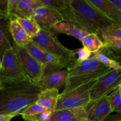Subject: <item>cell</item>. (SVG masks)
Wrapping results in <instances>:
<instances>
[{
	"label": "cell",
	"instance_id": "d4e9b609",
	"mask_svg": "<svg viewBox=\"0 0 121 121\" xmlns=\"http://www.w3.org/2000/svg\"><path fill=\"white\" fill-rule=\"evenodd\" d=\"M45 7L61 13L67 7V0H41Z\"/></svg>",
	"mask_w": 121,
	"mask_h": 121
},
{
	"label": "cell",
	"instance_id": "f546056e",
	"mask_svg": "<svg viewBox=\"0 0 121 121\" xmlns=\"http://www.w3.org/2000/svg\"><path fill=\"white\" fill-rule=\"evenodd\" d=\"M73 53L75 55V57L76 56H78V58H76V59L79 61H82L87 60L91 57V52L84 47L82 48L73 50Z\"/></svg>",
	"mask_w": 121,
	"mask_h": 121
},
{
	"label": "cell",
	"instance_id": "2e32d148",
	"mask_svg": "<svg viewBox=\"0 0 121 121\" xmlns=\"http://www.w3.org/2000/svg\"><path fill=\"white\" fill-rule=\"evenodd\" d=\"M59 95V91L57 89H48L41 91L39 93L36 104L48 111H54Z\"/></svg>",
	"mask_w": 121,
	"mask_h": 121
},
{
	"label": "cell",
	"instance_id": "8d00e7d4",
	"mask_svg": "<svg viewBox=\"0 0 121 121\" xmlns=\"http://www.w3.org/2000/svg\"></svg>",
	"mask_w": 121,
	"mask_h": 121
},
{
	"label": "cell",
	"instance_id": "d590c367",
	"mask_svg": "<svg viewBox=\"0 0 121 121\" xmlns=\"http://www.w3.org/2000/svg\"><path fill=\"white\" fill-rule=\"evenodd\" d=\"M84 121H89V120H87V119H85V120Z\"/></svg>",
	"mask_w": 121,
	"mask_h": 121
},
{
	"label": "cell",
	"instance_id": "5bb4252c",
	"mask_svg": "<svg viewBox=\"0 0 121 121\" xmlns=\"http://www.w3.org/2000/svg\"><path fill=\"white\" fill-rule=\"evenodd\" d=\"M51 33L56 35L58 33H63L74 37L82 41L83 38L89 33L79 25L70 21H63L59 22L52 28Z\"/></svg>",
	"mask_w": 121,
	"mask_h": 121
},
{
	"label": "cell",
	"instance_id": "d6986e66",
	"mask_svg": "<svg viewBox=\"0 0 121 121\" xmlns=\"http://www.w3.org/2000/svg\"><path fill=\"white\" fill-rule=\"evenodd\" d=\"M81 42L84 47L88 50L91 53H95L100 51L104 47V43L97 34L91 33L84 37Z\"/></svg>",
	"mask_w": 121,
	"mask_h": 121
},
{
	"label": "cell",
	"instance_id": "e0dca14e",
	"mask_svg": "<svg viewBox=\"0 0 121 121\" xmlns=\"http://www.w3.org/2000/svg\"><path fill=\"white\" fill-rule=\"evenodd\" d=\"M9 23L8 18L0 15V53L2 55L5 50L13 48L15 44L9 31Z\"/></svg>",
	"mask_w": 121,
	"mask_h": 121
},
{
	"label": "cell",
	"instance_id": "8fae6325",
	"mask_svg": "<svg viewBox=\"0 0 121 121\" xmlns=\"http://www.w3.org/2000/svg\"><path fill=\"white\" fill-rule=\"evenodd\" d=\"M32 17L36 21L40 30L46 32H51L55 25L63 21L60 12L45 6L35 9Z\"/></svg>",
	"mask_w": 121,
	"mask_h": 121
},
{
	"label": "cell",
	"instance_id": "ffe728a7",
	"mask_svg": "<svg viewBox=\"0 0 121 121\" xmlns=\"http://www.w3.org/2000/svg\"><path fill=\"white\" fill-rule=\"evenodd\" d=\"M16 20L30 39L37 35L41 31L39 25L32 17L27 18H18Z\"/></svg>",
	"mask_w": 121,
	"mask_h": 121
},
{
	"label": "cell",
	"instance_id": "1f68e13d",
	"mask_svg": "<svg viewBox=\"0 0 121 121\" xmlns=\"http://www.w3.org/2000/svg\"><path fill=\"white\" fill-rule=\"evenodd\" d=\"M14 117L11 115H0V121H10Z\"/></svg>",
	"mask_w": 121,
	"mask_h": 121
},
{
	"label": "cell",
	"instance_id": "30bf717a",
	"mask_svg": "<svg viewBox=\"0 0 121 121\" xmlns=\"http://www.w3.org/2000/svg\"><path fill=\"white\" fill-rule=\"evenodd\" d=\"M43 6L41 0H8L7 17L9 21L31 17L35 9Z\"/></svg>",
	"mask_w": 121,
	"mask_h": 121
},
{
	"label": "cell",
	"instance_id": "4316f807",
	"mask_svg": "<svg viewBox=\"0 0 121 121\" xmlns=\"http://www.w3.org/2000/svg\"><path fill=\"white\" fill-rule=\"evenodd\" d=\"M53 111H46L37 114L29 116H22L24 121H47Z\"/></svg>",
	"mask_w": 121,
	"mask_h": 121
},
{
	"label": "cell",
	"instance_id": "52a82bcc",
	"mask_svg": "<svg viewBox=\"0 0 121 121\" xmlns=\"http://www.w3.org/2000/svg\"><path fill=\"white\" fill-rule=\"evenodd\" d=\"M68 68L63 65H48L44 67L41 79L35 86L40 90L59 89L65 86Z\"/></svg>",
	"mask_w": 121,
	"mask_h": 121
},
{
	"label": "cell",
	"instance_id": "4dcf8cb0",
	"mask_svg": "<svg viewBox=\"0 0 121 121\" xmlns=\"http://www.w3.org/2000/svg\"><path fill=\"white\" fill-rule=\"evenodd\" d=\"M102 121H121V113H117L114 115L110 114Z\"/></svg>",
	"mask_w": 121,
	"mask_h": 121
},
{
	"label": "cell",
	"instance_id": "cb8c5ba5",
	"mask_svg": "<svg viewBox=\"0 0 121 121\" xmlns=\"http://www.w3.org/2000/svg\"><path fill=\"white\" fill-rule=\"evenodd\" d=\"M93 54H94L93 56V57L97 59L99 62L102 63L105 66H107V67L113 70L121 69V66L117 61H115V60L111 59V58L106 56L105 54L102 53L100 51H99V52H96L95 53H93Z\"/></svg>",
	"mask_w": 121,
	"mask_h": 121
},
{
	"label": "cell",
	"instance_id": "836d02e7",
	"mask_svg": "<svg viewBox=\"0 0 121 121\" xmlns=\"http://www.w3.org/2000/svg\"><path fill=\"white\" fill-rule=\"evenodd\" d=\"M4 89V85L2 82V80L0 78V91H3Z\"/></svg>",
	"mask_w": 121,
	"mask_h": 121
},
{
	"label": "cell",
	"instance_id": "3957f363",
	"mask_svg": "<svg viewBox=\"0 0 121 121\" xmlns=\"http://www.w3.org/2000/svg\"><path fill=\"white\" fill-rule=\"evenodd\" d=\"M112 70L93 56L82 61L76 59L69 66L65 88L61 93H66L83 84L96 80Z\"/></svg>",
	"mask_w": 121,
	"mask_h": 121
},
{
	"label": "cell",
	"instance_id": "d6a6232c",
	"mask_svg": "<svg viewBox=\"0 0 121 121\" xmlns=\"http://www.w3.org/2000/svg\"><path fill=\"white\" fill-rule=\"evenodd\" d=\"M111 3L121 12V0H110Z\"/></svg>",
	"mask_w": 121,
	"mask_h": 121
},
{
	"label": "cell",
	"instance_id": "83f0119b",
	"mask_svg": "<svg viewBox=\"0 0 121 121\" xmlns=\"http://www.w3.org/2000/svg\"><path fill=\"white\" fill-rule=\"evenodd\" d=\"M100 51L106 56L117 61L121 66V51L104 47Z\"/></svg>",
	"mask_w": 121,
	"mask_h": 121
},
{
	"label": "cell",
	"instance_id": "44dd1931",
	"mask_svg": "<svg viewBox=\"0 0 121 121\" xmlns=\"http://www.w3.org/2000/svg\"><path fill=\"white\" fill-rule=\"evenodd\" d=\"M24 47L26 48L27 52L34 59L37 60L44 67L47 66L44 58L45 52L42 48H40L39 46H37L36 44H35L32 41H30Z\"/></svg>",
	"mask_w": 121,
	"mask_h": 121
},
{
	"label": "cell",
	"instance_id": "ba28073f",
	"mask_svg": "<svg viewBox=\"0 0 121 121\" xmlns=\"http://www.w3.org/2000/svg\"><path fill=\"white\" fill-rule=\"evenodd\" d=\"M14 48L24 73L30 82L35 85L41 79L45 67L34 59L24 47L15 44Z\"/></svg>",
	"mask_w": 121,
	"mask_h": 121
},
{
	"label": "cell",
	"instance_id": "f1b7e54d",
	"mask_svg": "<svg viewBox=\"0 0 121 121\" xmlns=\"http://www.w3.org/2000/svg\"><path fill=\"white\" fill-rule=\"evenodd\" d=\"M45 108H44L43 106H40L39 104H33L32 105H30L24 111L20 114L21 116H29V115H33L37 114V113H41V112H44L46 111Z\"/></svg>",
	"mask_w": 121,
	"mask_h": 121
},
{
	"label": "cell",
	"instance_id": "484cf974",
	"mask_svg": "<svg viewBox=\"0 0 121 121\" xmlns=\"http://www.w3.org/2000/svg\"><path fill=\"white\" fill-rule=\"evenodd\" d=\"M104 43V47L121 51V39L111 37H99Z\"/></svg>",
	"mask_w": 121,
	"mask_h": 121
},
{
	"label": "cell",
	"instance_id": "277c9868",
	"mask_svg": "<svg viewBox=\"0 0 121 121\" xmlns=\"http://www.w3.org/2000/svg\"><path fill=\"white\" fill-rule=\"evenodd\" d=\"M31 41L36 44L44 52L59 58L64 66L68 67L76 60L73 50H70L61 44L56 35L51 32L40 31L37 35L31 38Z\"/></svg>",
	"mask_w": 121,
	"mask_h": 121
},
{
	"label": "cell",
	"instance_id": "e575fe53",
	"mask_svg": "<svg viewBox=\"0 0 121 121\" xmlns=\"http://www.w3.org/2000/svg\"><path fill=\"white\" fill-rule=\"evenodd\" d=\"M2 54H1V53H0V67H1V62H2Z\"/></svg>",
	"mask_w": 121,
	"mask_h": 121
},
{
	"label": "cell",
	"instance_id": "5b68a950",
	"mask_svg": "<svg viewBox=\"0 0 121 121\" xmlns=\"http://www.w3.org/2000/svg\"><path fill=\"white\" fill-rule=\"evenodd\" d=\"M0 78L4 84L30 82L21 68L14 46L13 48L5 50L2 54Z\"/></svg>",
	"mask_w": 121,
	"mask_h": 121
},
{
	"label": "cell",
	"instance_id": "9c48e42d",
	"mask_svg": "<svg viewBox=\"0 0 121 121\" xmlns=\"http://www.w3.org/2000/svg\"><path fill=\"white\" fill-rule=\"evenodd\" d=\"M121 84V69L112 70L98 79L90 91L91 101L109 94Z\"/></svg>",
	"mask_w": 121,
	"mask_h": 121
},
{
	"label": "cell",
	"instance_id": "9a60e30c",
	"mask_svg": "<svg viewBox=\"0 0 121 121\" xmlns=\"http://www.w3.org/2000/svg\"><path fill=\"white\" fill-rule=\"evenodd\" d=\"M86 113L84 108L53 111L47 121H84Z\"/></svg>",
	"mask_w": 121,
	"mask_h": 121
},
{
	"label": "cell",
	"instance_id": "8992f818",
	"mask_svg": "<svg viewBox=\"0 0 121 121\" xmlns=\"http://www.w3.org/2000/svg\"><path fill=\"white\" fill-rule=\"evenodd\" d=\"M96 80L83 84L64 94L60 93L55 111L85 108L91 102L90 91Z\"/></svg>",
	"mask_w": 121,
	"mask_h": 121
},
{
	"label": "cell",
	"instance_id": "7402d4cb",
	"mask_svg": "<svg viewBox=\"0 0 121 121\" xmlns=\"http://www.w3.org/2000/svg\"><path fill=\"white\" fill-rule=\"evenodd\" d=\"M108 96L112 112L121 113V85L112 91Z\"/></svg>",
	"mask_w": 121,
	"mask_h": 121
},
{
	"label": "cell",
	"instance_id": "7a4b0ae2",
	"mask_svg": "<svg viewBox=\"0 0 121 121\" xmlns=\"http://www.w3.org/2000/svg\"><path fill=\"white\" fill-rule=\"evenodd\" d=\"M60 13L63 21L79 25L89 34L113 24L86 0H67V7Z\"/></svg>",
	"mask_w": 121,
	"mask_h": 121
},
{
	"label": "cell",
	"instance_id": "4fadbf2b",
	"mask_svg": "<svg viewBox=\"0 0 121 121\" xmlns=\"http://www.w3.org/2000/svg\"><path fill=\"white\" fill-rule=\"evenodd\" d=\"M113 24L121 27V12L110 0H86Z\"/></svg>",
	"mask_w": 121,
	"mask_h": 121
},
{
	"label": "cell",
	"instance_id": "6da1fadb",
	"mask_svg": "<svg viewBox=\"0 0 121 121\" xmlns=\"http://www.w3.org/2000/svg\"><path fill=\"white\" fill-rule=\"evenodd\" d=\"M0 91V115H20L28 106L36 103L41 91L29 82L4 84Z\"/></svg>",
	"mask_w": 121,
	"mask_h": 121
},
{
	"label": "cell",
	"instance_id": "7c38bea8",
	"mask_svg": "<svg viewBox=\"0 0 121 121\" xmlns=\"http://www.w3.org/2000/svg\"><path fill=\"white\" fill-rule=\"evenodd\" d=\"M86 119L91 121H102L112 113L108 95L95 101H91L85 108Z\"/></svg>",
	"mask_w": 121,
	"mask_h": 121
},
{
	"label": "cell",
	"instance_id": "ac0fdd59",
	"mask_svg": "<svg viewBox=\"0 0 121 121\" xmlns=\"http://www.w3.org/2000/svg\"><path fill=\"white\" fill-rule=\"evenodd\" d=\"M9 30L14 43L17 46L24 47L31 41L30 37L17 20L9 21Z\"/></svg>",
	"mask_w": 121,
	"mask_h": 121
},
{
	"label": "cell",
	"instance_id": "603a6c76",
	"mask_svg": "<svg viewBox=\"0 0 121 121\" xmlns=\"http://www.w3.org/2000/svg\"><path fill=\"white\" fill-rule=\"evenodd\" d=\"M97 34L99 37H111L121 39V27L115 24L111 25L99 29Z\"/></svg>",
	"mask_w": 121,
	"mask_h": 121
}]
</instances>
